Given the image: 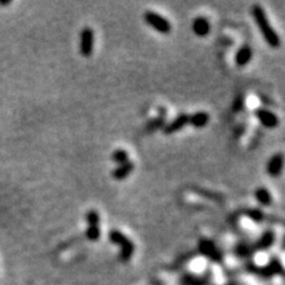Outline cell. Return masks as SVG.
<instances>
[{
    "mask_svg": "<svg viewBox=\"0 0 285 285\" xmlns=\"http://www.w3.org/2000/svg\"><path fill=\"white\" fill-rule=\"evenodd\" d=\"M86 220L88 226H99L100 225V215L97 210L92 209L86 214Z\"/></svg>",
    "mask_w": 285,
    "mask_h": 285,
    "instance_id": "cell-17",
    "label": "cell"
},
{
    "mask_svg": "<svg viewBox=\"0 0 285 285\" xmlns=\"http://www.w3.org/2000/svg\"><path fill=\"white\" fill-rule=\"evenodd\" d=\"M187 125H189V116L185 113H182L176 117L175 119L171 120L169 124L164 125L163 131L165 135H173V133L181 131V130L184 129Z\"/></svg>",
    "mask_w": 285,
    "mask_h": 285,
    "instance_id": "cell-6",
    "label": "cell"
},
{
    "mask_svg": "<svg viewBox=\"0 0 285 285\" xmlns=\"http://www.w3.org/2000/svg\"><path fill=\"white\" fill-rule=\"evenodd\" d=\"M100 235H101V232H100V227H99V226H88V228H87V231H86L87 239L91 241H98L99 239H100Z\"/></svg>",
    "mask_w": 285,
    "mask_h": 285,
    "instance_id": "cell-15",
    "label": "cell"
},
{
    "mask_svg": "<svg viewBox=\"0 0 285 285\" xmlns=\"http://www.w3.org/2000/svg\"><path fill=\"white\" fill-rule=\"evenodd\" d=\"M144 20L148 26L152 27L154 31L162 33V35H168L171 32V24L165 17L153 11H146L144 13Z\"/></svg>",
    "mask_w": 285,
    "mask_h": 285,
    "instance_id": "cell-2",
    "label": "cell"
},
{
    "mask_svg": "<svg viewBox=\"0 0 285 285\" xmlns=\"http://www.w3.org/2000/svg\"><path fill=\"white\" fill-rule=\"evenodd\" d=\"M11 1L10 0H7V1H0V5L1 6H5V5H10Z\"/></svg>",
    "mask_w": 285,
    "mask_h": 285,
    "instance_id": "cell-20",
    "label": "cell"
},
{
    "mask_svg": "<svg viewBox=\"0 0 285 285\" xmlns=\"http://www.w3.org/2000/svg\"><path fill=\"white\" fill-rule=\"evenodd\" d=\"M110 240L113 244H118L122 246V258L128 260L133 252H135V245L118 229H113L110 232Z\"/></svg>",
    "mask_w": 285,
    "mask_h": 285,
    "instance_id": "cell-3",
    "label": "cell"
},
{
    "mask_svg": "<svg viewBox=\"0 0 285 285\" xmlns=\"http://www.w3.org/2000/svg\"><path fill=\"white\" fill-rule=\"evenodd\" d=\"M255 197L256 200L258 201L259 204L264 207H269L272 204V195L270 191H269L268 188L265 187H259L255 190Z\"/></svg>",
    "mask_w": 285,
    "mask_h": 285,
    "instance_id": "cell-12",
    "label": "cell"
},
{
    "mask_svg": "<svg viewBox=\"0 0 285 285\" xmlns=\"http://www.w3.org/2000/svg\"><path fill=\"white\" fill-rule=\"evenodd\" d=\"M191 29L197 37H206L210 32V23L206 17L200 15L194 19L193 24H191Z\"/></svg>",
    "mask_w": 285,
    "mask_h": 285,
    "instance_id": "cell-8",
    "label": "cell"
},
{
    "mask_svg": "<svg viewBox=\"0 0 285 285\" xmlns=\"http://www.w3.org/2000/svg\"><path fill=\"white\" fill-rule=\"evenodd\" d=\"M252 15L253 19H255L257 26L264 37L265 42L268 43L271 48L277 49L281 46V38L280 35L276 32L274 27L270 24V21L268 19V15H266L264 8L260 5H253L252 7Z\"/></svg>",
    "mask_w": 285,
    "mask_h": 285,
    "instance_id": "cell-1",
    "label": "cell"
},
{
    "mask_svg": "<svg viewBox=\"0 0 285 285\" xmlns=\"http://www.w3.org/2000/svg\"><path fill=\"white\" fill-rule=\"evenodd\" d=\"M94 49V31L92 27L86 26L81 31L80 36V52L83 57H89Z\"/></svg>",
    "mask_w": 285,
    "mask_h": 285,
    "instance_id": "cell-4",
    "label": "cell"
},
{
    "mask_svg": "<svg viewBox=\"0 0 285 285\" xmlns=\"http://www.w3.org/2000/svg\"><path fill=\"white\" fill-rule=\"evenodd\" d=\"M133 170H135V163L128 160V162L119 164V165H117L116 169H113L112 177L117 181H123V179L128 178L131 175Z\"/></svg>",
    "mask_w": 285,
    "mask_h": 285,
    "instance_id": "cell-9",
    "label": "cell"
},
{
    "mask_svg": "<svg viewBox=\"0 0 285 285\" xmlns=\"http://www.w3.org/2000/svg\"><path fill=\"white\" fill-rule=\"evenodd\" d=\"M243 107H244V98L239 97L234 101V106H233L234 112H239V111L243 110Z\"/></svg>",
    "mask_w": 285,
    "mask_h": 285,
    "instance_id": "cell-19",
    "label": "cell"
},
{
    "mask_svg": "<svg viewBox=\"0 0 285 285\" xmlns=\"http://www.w3.org/2000/svg\"><path fill=\"white\" fill-rule=\"evenodd\" d=\"M111 158H112L113 162L118 164V165L130 160L128 151L124 150V148H117L116 151H113V153H112V156H111Z\"/></svg>",
    "mask_w": 285,
    "mask_h": 285,
    "instance_id": "cell-14",
    "label": "cell"
},
{
    "mask_svg": "<svg viewBox=\"0 0 285 285\" xmlns=\"http://www.w3.org/2000/svg\"><path fill=\"white\" fill-rule=\"evenodd\" d=\"M210 120V116L204 111H200L191 116H189V125H191L195 129H203L208 125Z\"/></svg>",
    "mask_w": 285,
    "mask_h": 285,
    "instance_id": "cell-11",
    "label": "cell"
},
{
    "mask_svg": "<svg viewBox=\"0 0 285 285\" xmlns=\"http://www.w3.org/2000/svg\"><path fill=\"white\" fill-rule=\"evenodd\" d=\"M253 57V51L251 49L250 45H243L241 48L235 52V64L238 67H245L250 63L251 60Z\"/></svg>",
    "mask_w": 285,
    "mask_h": 285,
    "instance_id": "cell-10",
    "label": "cell"
},
{
    "mask_svg": "<svg viewBox=\"0 0 285 285\" xmlns=\"http://www.w3.org/2000/svg\"><path fill=\"white\" fill-rule=\"evenodd\" d=\"M275 243V233L272 231H266L263 233L258 243L256 244L257 250H268Z\"/></svg>",
    "mask_w": 285,
    "mask_h": 285,
    "instance_id": "cell-13",
    "label": "cell"
},
{
    "mask_svg": "<svg viewBox=\"0 0 285 285\" xmlns=\"http://www.w3.org/2000/svg\"><path fill=\"white\" fill-rule=\"evenodd\" d=\"M283 164H284V158L282 153H276L270 158V160L268 162L266 165V171L271 177H277L282 173L283 170Z\"/></svg>",
    "mask_w": 285,
    "mask_h": 285,
    "instance_id": "cell-7",
    "label": "cell"
},
{
    "mask_svg": "<svg viewBox=\"0 0 285 285\" xmlns=\"http://www.w3.org/2000/svg\"><path fill=\"white\" fill-rule=\"evenodd\" d=\"M255 116L259 120L260 124L266 129H275L280 125V119L274 112L266 110V108H257Z\"/></svg>",
    "mask_w": 285,
    "mask_h": 285,
    "instance_id": "cell-5",
    "label": "cell"
},
{
    "mask_svg": "<svg viewBox=\"0 0 285 285\" xmlns=\"http://www.w3.org/2000/svg\"><path fill=\"white\" fill-rule=\"evenodd\" d=\"M164 118H165V116L159 117L156 120H151V122L148 123V125H147L148 130H152V131H154V130L160 129L162 126L164 128Z\"/></svg>",
    "mask_w": 285,
    "mask_h": 285,
    "instance_id": "cell-18",
    "label": "cell"
},
{
    "mask_svg": "<svg viewBox=\"0 0 285 285\" xmlns=\"http://www.w3.org/2000/svg\"><path fill=\"white\" fill-rule=\"evenodd\" d=\"M246 215L249 216V218L252 220V221L258 222V224H260V222L264 221V213H263L259 208H251V209H249V210H247Z\"/></svg>",
    "mask_w": 285,
    "mask_h": 285,
    "instance_id": "cell-16",
    "label": "cell"
}]
</instances>
